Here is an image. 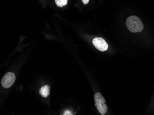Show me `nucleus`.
I'll use <instances>...</instances> for the list:
<instances>
[{
  "label": "nucleus",
  "instance_id": "nucleus-1",
  "mask_svg": "<svg viewBox=\"0 0 154 115\" xmlns=\"http://www.w3.org/2000/svg\"><path fill=\"white\" fill-rule=\"evenodd\" d=\"M127 28L132 33L140 32L143 29V25L140 19L136 16L128 17L126 20Z\"/></svg>",
  "mask_w": 154,
  "mask_h": 115
},
{
  "label": "nucleus",
  "instance_id": "nucleus-3",
  "mask_svg": "<svg viewBox=\"0 0 154 115\" xmlns=\"http://www.w3.org/2000/svg\"><path fill=\"white\" fill-rule=\"evenodd\" d=\"M15 74L11 72L5 74L1 81V85L3 88L8 89L14 84L15 80Z\"/></svg>",
  "mask_w": 154,
  "mask_h": 115
},
{
  "label": "nucleus",
  "instance_id": "nucleus-5",
  "mask_svg": "<svg viewBox=\"0 0 154 115\" xmlns=\"http://www.w3.org/2000/svg\"><path fill=\"white\" fill-rule=\"evenodd\" d=\"M39 93L43 97H47L50 93V87L48 85L42 86L40 89Z\"/></svg>",
  "mask_w": 154,
  "mask_h": 115
},
{
  "label": "nucleus",
  "instance_id": "nucleus-2",
  "mask_svg": "<svg viewBox=\"0 0 154 115\" xmlns=\"http://www.w3.org/2000/svg\"><path fill=\"white\" fill-rule=\"evenodd\" d=\"M95 106L102 115H104L107 111V106L105 105V99L100 93H95L94 96Z\"/></svg>",
  "mask_w": 154,
  "mask_h": 115
},
{
  "label": "nucleus",
  "instance_id": "nucleus-4",
  "mask_svg": "<svg viewBox=\"0 0 154 115\" xmlns=\"http://www.w3.org/2000/svg\"><path fill=\"white\" fill-rule=\"evenodd\" d=\"M92 43L96 48L101 51H105L108 50V43L102 38H95L92 40Z\"/></svg>",
  "mask_w": 154,
  "mask_h": 115
},
{
  "label": "nucleus",
  "instance_id": "nucleus-8",
  "mask_svg": "<svg viewBox=\"0 0 154 115\" xmlns=\"http://www.w3.org/2000/svg\"><path fill=\"white\" fill-rule=\"evenodd\" d=\"M81 1L84 4H87L89 3L90 0H81Z\"/></svg>",
  "mask_w": 154,
  "mask_h": 115
},
{
  "label": "nucleus",
  "instance_id": "nucleus-6",
  "mask_svg": "<svg viewBox=\"0 0 154 115\" xmlns=\"http://www.w3.org/2000/svg\"><path fill=\"white\" fill-rule=\"evenodd\" d=\"M55 2L57 6L59 7H63L67 4V0H55Z\"/></svg>",
  "mask_w": 154,
  "mask_h": 115
},
{
  "label": "nucleus",
  "instance_id": "nucleus-7",
  "mask_svg": "<svg viewBox=\"0 0 154 115\" xmlns=\"http://www.w3.org/2000/svg\"><path fill=\"white\" fill-rule=\"evenodd\" d=\"M63 115H72V113L70 111L66 110L65 111L64 113H63Z\"/></svg>",
  "mask_w": 154,
  "mask_h": 115
}]
</instances>
